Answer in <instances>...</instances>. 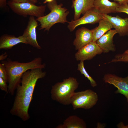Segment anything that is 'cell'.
<instances>
[{"label":"cell","mask_w":128,"mask_h":128,"mask_svg":"<svg viewBox=\"0 0 128 128\" xmlns=\"http://www.w3.org/2000/svg\"><path fill=\"white\" fill-rule=\"evenodd\" d=\"M120 5L118 2L109 0H94V7L102 14L116 13L117 8Z\"/></svg>","instance_id":"obj_16"},{"label":"cell","mask_w":128,"mask_h":128,"mask_svg":"<svg viewBox=\"0 0 128 128\" xmlns=\"http://www.w3.org/2000/svg\"><path fill=\"white\" fill-rule=\"evenodd\" d=\"M78 85L77 79L73 77L55 83L52 86L51 90L52 99L64 105L70 104L71 97Z\"/></svg>","instance_id":"obj_4"},{"label":"cell","mask_w":128,"mask_h":128,"mask_svg":"<svg viewBox=\"0 0 128 128\" xmlns=\"http://www.w3.org/2000/svg\"><path fill=\"white\" fill-rule=\"evenodd\" d=\"M104 18L103 14H101L94 7L87 11L80 18L68 22V27L71 32L80 25L86 24H94L99 23Z\"/></svg>","instance_id":"obj_7"},{"label":"cell","mask_w":128,"mask_h":128,"mask_svg":"<svg viewBox=\"0 0 128 128\" xmlns=\"http://www.w3.org/2000/svg\"><path fill=\"white\" fill-rule=\"evenodd\" d=\"M120 5L128 4V0H113Z\"/></svg>","instance_id":"obj_25"},{"label":"cell","mask_w":128,"mask_h":128,"mask_svg":"<svg viewBox=\"0 0 128 128\" xmlns=\"http://www.w3.org/2000/svg\"><path fill=\"white\" fill-rule=\"evenodd\" d=\"M103 52L96 42L92 41L78 50L75 56L77 60L84 61L90 59Z\"/></svg>","instance_id":"obj_9"},{"label":"cell","mask_w":128,"mask_h":128,"mask_svg":"<svg viewBox=\"0 0 128 128\" xmlns=\"http://www.w3.org/2000/svg\"><path fill=\"white\" fill-rule=\"evenodd\" d=\"M1 63L5 66L6 71L8 83V89L7 93L13 95L17 86L20 83L22 77L28 70L37 68H44L45 65L42 64L41 58H35L30 61L21 63L13 61L8 58L1 61Z\"/></svg>","instance_id":"obj_2"},{"label":"cell","mask_w":128,"mask_h":128,"mask_svg":"<svg viewBox=\"0 0 128 128\" xmlns=\"http://www.w3.org/2000/svg\"><path fill=\"white\" fill-rule=\"evenodd\" d=\"M98 26L92 29V41L96 42L99 38L113 28L111 24L104 18L99 22Z\"/></svg>","instance_id":"obj_17"},{"label":"cell","mask_w":128,"mask_h":128,"mask_svg":"<svg viewBox=\"0 0 128 128\" xmlns=\"http://www.w3.org/2000/svg\"><path fill=\"white\" fill-rule=\"evenodd\" d=\"M63 4H58L56 0L48 3L47 6L50 10L47 14L36 19L41 25L39 30L44 29L48 31L54 24L58 23H68L67 17L69 12L65 8L62 7Z\"/></svg>","instance_id":"obj_3"},{"label":"cell","mask_w":128,"mask_h":128,"mask_svg":"<svg viewBox=\"0 0 128 128\" xmlns=\"http://www.w3.org/2000/svg\"><path fill=\"white\" fill-rule=\"evenodd\" d=\"M38 26L37 21L33 16H30L27 25L22 35L25 38L27 44L38 49H41L37 38L36 28Z\"/></svg>","instance_id":"obj_10"},{"label":"cell","mask_w":128,"mask_h":128,"mask_svg":"<svg viewBox=\"0 0 128 128\" xmlns=\"http://www.w3.org/2000/svg\"><path fill=\"white\" fill-rule=\"evenodd\" d=\"M104 18L112 25L119 36H128V18H123L118 15L113 17L108 14H104Z\"/></svg>","instance_id":"obj_11"},{"label":"cell","mask_w":128,"mask_h":128,"mask_svg":"<svg viewBox=\"0 0 128 128\" xmlns=\"http://www.w3.org/2000/svg\"><path fill=\"white\" fill-rule=\"evenodd\" d=\"M78 70L81 74L84 75L90 81L91 86L94 87L97 85V84L95 81L89 74L85 69L84 64V61H80L78 64Z\"/></svg>","instance_id":"obj_19"},{"label":"cell","mask_w":128,"mask_h":128,"mask_svg":"<svg viewBox=\"0 0 128 128\" xmlns=\"http://www.w3.org/2000/svg\"><path fill=\"white\" fill-rule=\"evenodd\" d=\"M94 0H73L72 5L74 9V20L79 18L81 14L94 7Z\"/></svg>","instance_id":"obj_15"},{"label":"cell","mask_w":128,"mask_h":128,"mask_svg":"<svg viewBox=\"0 0 128 128\" xmlns=\"http://www.w3.org/2000/svg\"><path fill=\"white\" fill-rule=\"evenodd\" d=\"M37 68L27 71L23 74L20 83L17 87L16 92L10 112L24 121L30 118L29 109L33 99V92L38 80L44 77L46 73Z\"/></svg>","instance_id":"obj_1"},{"label":"cell","mask_w":128,"mask_h":128,"mask_svg":"<svg viewBox=\"0 0 128 128\" xmlns=\"http://www.w3.org/2000/svg\"><path fill=\"white\" fill-rule=\"evenodd\" d=\"M86 124L82 119L76 115L69 116L62 124L58 125L57 128H86Z\"/></svg>","instance_id":"obj_18"},{"label":"cell","mask_w":128,"mask_h":128,"mask_svg":"<svg viewBox=\"0 0 128 128\" xmlns=\"http://www.w3.org/2000/svg\"><path fill=\"white\" fill-rule=\"evenodd\" d=\"M119 62L128 63V54L123 53L117 55L110 63Z\"/></svg>","instance_id":"obj_20"},{"label":"cell","mask_w":128,"mask_h":128,"mask_svg":"<svg viewBox=\"0 0 128 128\" xmlns=\"http://www.w3.org/2000/svg\"><path fill=\"white\" fill-rule=\"evenodd\" d=\"M20 43L27 44L22 35L16 37L14 35L4 34L0 37V49H11L14 46Z\"/></svg>","instance_id":"obj_14"},{"label":"cell","mask_w":128,"mask_h":128,"mask_svg":"<svg viewBox=\"0 0 128 128\" xmlns=\"http://www.w3.org/2000/svg\"><path fill=\"white\" fill-rule=\"evenodd\" d=\"M123 53L128 54V49L125 51Z\"/></svg>","instance_id":"obj_29"},{"label":"cell","mask_w":128,"mask_h":128,"mask_svg":"<svg viewBox=\"0 0 128 128\" xmlns=\"http://www.w3.org/2000/svg\"><path fill=\"white\" fill-rule=\"evenodd\" d=\"M103 80L106 83L111 84L117 88L115 93L123 95L128 103V76L125 78L119 77L114 74H105Z\"/></svg>","instance_id":"obj_8"},{"label":"cell","mask_w":128,"mask_h":128,"mask_svg":"<svg viewBox=\"0 0 128 128\" xmlns=\"http://www.w3.org/2000/svg\"><path fill=\"white\" fill-rule=\"evenodd\" d=\"M7 0H0V7L1 8H4L6 7L7 3Z\"/></svg>","instance_id":"obj_26"},{"label":"cell","mask_w":128,"mask_h":128,"mask_svg":"<svg viewBox=\"0 0 128 128\" xmlns=\"http://www.w3.org/2000/svg\"><path fill=\"white\" fill-rule=\"evenodd\" d=\"M7 5L14 13L26 17L28 15L35 16L37 18L44 15L46 6H38L32 3L26 2L17 3L9 0Z\"/></svg>","instance_id":"obj_6"},{"label":"cell","mask_w":128,"mask_h":128,"mask_svg":"<svg viewBox=\"0 0 128 128\" xmlns=\"http://www.w3.org/2000/svg\"><path fill=\"white\" fill-rule=\"evenodd\" d=\"M117 33L115 29H111L107 32L96 42L102 50L103 52L107 53L110 51L115 50L114 45L113 43V37Z\"/></svg>","instance_id":"obj_13"},{"label":"cell","mask_w":128,"mask_h":128,"mask_svg":"<svg viewBox=\"0 0 128 128\" xmlns=\"http://www.w3.org/2000/svg\"><path fill=\"white\" fill-rule=\"evenodd\" d=\"M98 100L97 93L90 89L74 92L70 101V104L75 110L79 108L88 109L97 103Z\"/></svg>","instance_id":"obj_5"},{"label":"cell","mask_w":128,"mask_h":128,"mask_svg":"<svg viewBox=\"0 0 128 128\" xmlns=\"http://www.w3.org/2000/svg\"><path fill=\"white\" fill-rule=\"evenodd\" d=\"M0 77L7 82L8 78L7 73L4 65L0 63Z\"/></svg>","instance_id":"obj_21"},{"label":"cell","mask_w":128,"mask_h":128,"mask_svg":"<svg viewBox=\"0 0 128 128\" xmlns=\"http://www.w3.org/2000/svg\"><path fill=\"white\" fill-rule=\"evenodd\" d=\"M76 38L73 44L76 50L79 49L90 42L92 41V32L85 27H82L76 32Z\"/></svg>","instance_id":"obj_12"},{"label":"cell","mask_w":128,"mask_h":128,"mask_svg":"<svg viewBox=\"0 0 128 128\" xmlns=\"http://www.w3.org/2000/svg\"><path fill=\"white\" fill-rule=\"evenodd\" d=\"M8 55V54L6 52L1 54L0 56V60L2 61L4 60L7 58Z\"/></svg>","instance_id":"obj_27"},{"label":"cell","mask_w":128,"mask_h":128,"mask_svg":"<svg viewBox=\"0 0 128 128\" xmlns=\"http://www.w3.org/2000/svg\"><path fill=\"white\" fill-rule=\"evenodd\" d=\"M12 1L17 3L29 2L34 4L37 3L38 0H10Z\"/></svg>","instance_id":"obj_24"},{"label":"cell","mask_w":128,"mask_h":128,"mask_svg":"<svg viewBox=\"0 0 128 128\" xmlns=\"http://www.w3.org/2000/svg\"><path fill=\"white\" fill-rule=\"evenodd\" d=\"M116 12L124 13L128 15V4L120 5L116 9Z\"/></svg>","instance_id":"obj_22"},{"label":"cell","mask_w":128,"mask_h":128,"mask_svg":"<svg viewBox=\"0 0 128 128\" xmlns=\"http://www.w3.org/2000/svg\"><path fill=\"white\" fill-rule=\"evenodd\" d=\"M54 0H45L43 2L45 4L46 3H49L52 2Z\"/></svg>","instance_id":"obj_28"},{"label":"cell","mask_w":128,"mask_h":128,"mask_svg":"<svg viewBox=\"0 0 128 128\" xmlns=\"http://www.w3.org/2000/svg\"><path fill=\"white\" fill-rule=\"evenodd\" d=\"M7 82L0 77V88L2 91L6 93L8 89V86L7 85Z\"/></svg>","instance_id":"obj_23"}]
</instances>
